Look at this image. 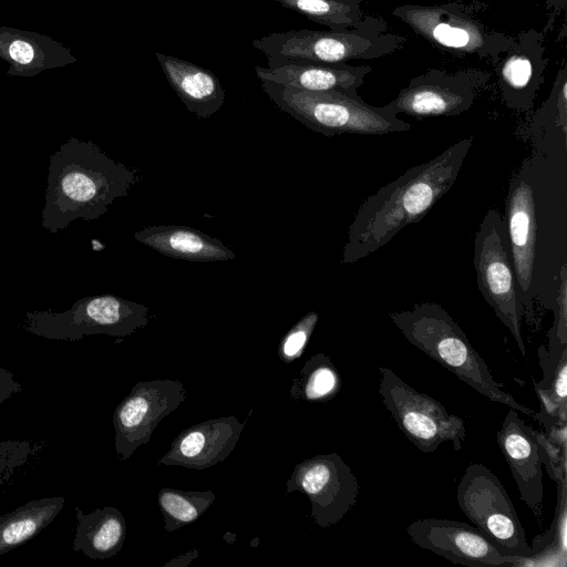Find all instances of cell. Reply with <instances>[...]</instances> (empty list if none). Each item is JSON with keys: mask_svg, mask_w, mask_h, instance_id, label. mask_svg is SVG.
Here are the masks:
<instances>
[{"mask_svg": "<svg viewBox=\"0 0 567 567\" xmlns=\"http://www.w3.org/2000/svg\"><path fill=\"white\" fill-rule=\"evenodd\" d=\"M472 144V136L462 138L370 195L349 226L341 262L375 252L402 228L425 217L455 183Z\"/></svg>", "mask_w": 567, "mask_h": 567, "instance_id": "6da1fadb", "label": "cell"}, {"mask_svg": "<svg viewBox=\"0 0 567 567\" xmlns=\"http://www.w3.org/2000/svg\"><path fill=\"white\" fill-rule=\"evenodd\" d=\"M138 181L137 169L113 159L95 143L70 137L50 156L42 227L56 234L76 219H97Z\"/></svg>", "mask_w": 567, "mask_h": 567, "instance_id": "7a4b0ae2", "label": "cell"}, {"mask_svg": "<svg viewBox=\"0 0 567 567\" xmlns=\"http://www.w3.org/2000/svg\"><path fill=\"white\" fill-rule=\"evenodd\" d=\"M389 317L408 341L480 394L536 420L535 411L517 402L494 380L486 362L442 306L422 302Z\"/></svg>", "mask_w": 567, "mask_h": 567, "instance_id": "3957f363", "label": "cell"}, {"mask_svg": "<svg viewBox=\"0 0 567 567\" xmlns=\"http://www.w3.org/2000/svg\"><path fill=\"white\" fill-rule=\"evenodd\" d=\"M386 29L383 18L365 16L354 29L275 32L255 39L251 44L266 55L269 68L290 62L373 60L394 53L406 42L405 37Z\"/></svg>", "mask_w": 567, "mask_h": 567, "instance_id": "277c9868", "label": "cell"}, {"mask_svg": "<svg viewBox=\"0 0 567 567\" xmlns=\"http://www.w3.org/2000/svg\"><path fill=\"white\" fill-rule=\"evenodd\" d=\"M260 82L262 91L280 111L324 136L344 133L380 136L412 127L383 106H372L359 95L305 91Z\"/></svg>", "mask_w": 567, "mask_h": 567, "instance_id": "5b68a950", "label": "cell"}, {"mask_svg": "<svg viewBox=\"0 0 567 567\" xmlns=\"http://www.w3.org/2000/svg\"><path fill=\"white\" fill-rule=\"evenodd\" d=\"M150 319L146 306L107 293L81 298L62 312L28 311L23 328L53 340L76 341L94 334L125 338L145 327Z\"/></svg>", "mask_w": 567, "mask_h": 567, "instance_id": "8992f818", "label": "cell"}, {"mask_svg": "<svg viewBox=\"0 0 567 567\" xmlns=\"http://www.w3.org/2000/svg\"><path fill=\"white\" fill-rule=\"evenodd\" d=\"M456 499L465 516L501 551L519 559L517 566L536 555L505 487L483 464H471L456 489Z\"/></svg>", "mask_w": 567, "mask_h": 567, "instance_id": "52a82bcc", "label": "cell"}, {"mask_svg": "<svg viewBox=\"0 0 567 567\" xmlns=\"http://www.w3.org/2000/svg\"><path fill=\"white\" fill-rule=\"evenodd\" d=\"M477 287L497 318L511 331L520 353L526 355L522 334L523 306L509 256L506 225L501 213L489 208L474 239Z\"/></svg>", "mask_w": 567, "mask_h": 567, "instance_id": "ba28073f", "label": "cell"}, {"mask_svg": "<svg viewBox=\"0 0 567 567\" xmlns=\"http://www.w3.org/2000/svg\"><path fill=\"white\" fill-rule=\"evenodd\" d=\"M392 16L436 49L458 56L476 55L493 62L513 37L489 29L455 3L402 4Z\"/></svg>", "mask_w": 567, "mask_h": 567, "instance_id": "9c48e42d", "label": "cell"}, {"mask_svg": "<svg viewBox=\"0 0 567 567\" xmlns=\"http://www.w3.org/2000/svg\"><path fill=\"white\" fill-rule=\"evenodd\" d=\"M379 394L402 433L421 452L432 453L443 443L462 449L466 436L463 419L451 414L435 399L405 383L395 372L380 367Z\"/></svg>", "mask_w": 567, "mask_h": 567, "instance_id": "30bf717a", "label": "cell"}, {"mask_svg": "<svg viewBox=\"0 0 567 567\" xmlns=\"http://www.w3.org/2000/svg\"><path fill=\"white\" fill-rule=\"evenodd\" d=\"M488 80L489 73L480 69L456 72L431 69L411 79L383 107L393 115L403 113L417 120L456 116L473 105Z\"/></svg>", "mask_w": 567, "mask_h": 567, "instance_id": "8fae6325", "label": "cell"}, {"mask_svg": "<svg viewBox=\"0 0 567 567\" xmlns=\"http://www.w3.org/2000/svg\"><path fill=\"white\" fill-rule=\"evenodd\" d=\"M296 491L309 498L313 522L327 528L338 524L355 505L359 485L342 457L329 453L306 458L295 466L286 492Z\"/></svg>", "mask_w": 567, "mask_h": 567, "instance_id": "7c38bea8", "label": "cell"}, {"mask_svg": "<svg viewBox=\"0 0 567 567\" xmlns=\"http://www.w3.org/2000/svg\"><path fill=\"white\" fill-rule=\"evenodd\" d=\"M184 384L177 380L140 381L117 404L113 414L115 451L128 460L150 442L158 423L185 401Z\"/></svg>", "mask_w": 567, "mask_h": 567, "instance_id": "4fadbf2b", "label": "cell"}, {"mask_svg": "<svg viewBox=\"0 0 567 567\" xmlns=\"http://www.w3.org/2000/svg\"><path fill=\"white\" fill-rule=\"evenodd\" d=\"M414 544L455 564L472 567L517 566L519 559L501 551L478 528L464 522L422 518L406 527Z\"/></svg>", "mask_w": 567, "mask_h": 567, "instance_id": "5bb4252c", "label": "cell"}, {"mask_svg": "<svg viewBox=\"0 0 567 567\" xmlns=\"http://www.w3.org/2000/svg\"><path fill=\"white\" fill-rule=\"evenodd\" d=\"M544 40L535 29L523 31L493 61L503 101L511 110L527 113L534 105L548 64Z\"/></svg>", "mask_w": 567, "mask_h": 567, "instance_id": "9a60e30c", "label": "cell"}, {"mask_svg": "<svg viewBox=\"0 0 567 567\" xmlns=\"http://www.w3.org/2000/svg\"><path fill=\"white\" fill-rule=\"evenodd\" d=\"M505 225L518 297L526 306L532 298L538 233L535 190L524 166L509 183Z\"/></svg>", "mask_w": 567, "mask_h": 567, "instance_id": "2e32d148", "label": "cell"}, {"mask_svg": "<svg viewBox=\"0 0 567 567\" xmlns=\"http://www.w3.org/2000/svg\"><path fill=\"white\" fill-rule=\"evenodd\" d=\"M497 444L517 485L520 499L539 517L543 509V467L536 431L509 408L496 432Z\"/></svg>", "mask_w": 567, "mask_h": 567, "instance_id": "e0dca14e", "label": "cell"}, {"mask_svg": "<svg viewBox=\"0 0 567 567\" xmlns=\"http://www.w3.org/2000/svg\"><path fill=\"white\" fill-rule=\"evenodd\" d=\"M245 423L223 416L195 424L181 432L158 464L203 471L225 461L234 451Z\"/></svg>", "mask_w": 567, "mask_h": 567, "instance_id": "ac0fdd59", "label": "cell"}, {"mask_svg": "<svg viewBox=\"0 0 567 567\" xmlns=\"http://www.w3.org/2000/svg\"><path fill=\"white\" fill-rule=\"evenodd\" d=\"M372 71L369 65H351L347 62H290L277 66H255L260 81L305 91L339 92L358 95V89Z\"/></svg>", "mask_w": 567, "mask_h": 567, "instance_id": "d6986e66", "label": "cell"}, {"mask_svg": "<svg viewBox=\"0 0 567 567\" xmlns=\"http://www.w3.org/2000/svg\"><path fill=\"white\" fill-rule=\"evenodd\" d=\"M0 59L10 64L8 75L34 76L76 62L70 49L48 35L0 27Z\"/></svg>", "mask_w": 567, "mask_h": 567, "instance_id": "ffe728a7", "label": "cell"}, {"mask_svg": "<svg viewBox=\"0 0 567 567\" xmlns=\"http://www.w3.org/2000/svg\"><path fill=\"white\" fill-rule=\"evenodd\" d=\"M155 56L168 84L189 112L200 118H208L220 110L226 93L210 70L159 52Z\"/></svg>", "mask_w": 567, "mask_h": 567, "instance_id": "44dd1931", "label": "cell"}, {"mask_svg": "<svg viewBox=\"0 0 567 567\" xmlns=\"http://www.w3.org/2000/svg\"><path fill=\"white\" fill-rule=\"evenodd\" d=\"M134 238L166 257L187 261H227L236 256L219 239L188 226H148L136 231Z\"/></svg>", "mask_w": 567, "mask_h": 567, "instance_id": "7402d4cb", "label": "cell"}, {"mask_svg": "<svg viewBox=\"0 0 567 567\" xmlns=\"http://www.w3.org/2000/svg\"><path fill=\"white\" fill-rule=\"evenodd\" d=\"M74 511L78 519L72 546L74 551L96 560L111 558L122 549L126 522L117 508L104 506L85 514L75 506Z\"/></svg>", "mask_w": 567, "mask_h": 567, "instance_id": "603a6c76", "label": "cell"}, {"mask_svg": "<svg viewBox=\"0 0 567 567\" xmlns=\"http://www.w3.org/2000/svg\"><path fill=\"white\" fill-rule=\"evenodd\" d=\"M63 496L30 501L0 516V556L39 535L61 512Z\"/></svg>", "mask_w": 567, "mask_h": 567, "instance_id": "cb8c5ba5", "label": "cell"}, {"mask_svg": "<svg viewBox=\"0 0 567 567\" xmlns=\"http://www.w3.org/2000/svg\"><path fill=\"white\" fill-rule=\"evenodd\" d=\"M332 31L358 28L364 20L361 0H274Z\"/></svg>", "mask_w": 567, "mask_h": 567, "instance_id": "d4e9b609", "label": "cell"}, {"mask_svg": "<svg viewBox=\"0 0 567 567\" xmlns=\"http://www.w3.org/2000/svg\"><path fill=\"white\" fill-rule=\"evenodd\" d=\"M543 378L534 382L538 398L554 403L561 413L567 409V343L558 340L555 331L549 332V348H538Z\"/></svg>", "mask_w": 567, "mask_h": 567, "instance_id": "484cf974", "label": "cell"}, {"mask_svg": "<svg viewBox=\"0 0 567 567\" xmlns=\"http://www.w3.org/2000/svg\"><path fill=\"white\" fill-rule=\"evenodd\" d=\"M341 389L339 371L331 359L317 353L311 357L293 380L290 396L307 402H326L333 399Z\"/></svg>", "mask_w": 567, "mask_h": 567, "instance_id": "4316f807", "label": "cell"}, {"mask_svg": "<svg viewBox=\"0 0 567 567\" xmlns=\"http://www.w3.org/2000/svg\"><path fill=\"white\" fill-rule=\"evenodd\" d=\"M215 498L212 491L162 488L157 499L164 518V529L174 532L194 523L210 507Z\"/></svg>", "mask_w": 567, "mask_h": 567, "instance_id": "83f0119b", "label": "cell"}, {"mask_svg": "<svg viewBox=\"0 0 567 567\" xmlns=\"http://www.w3.org/2000/svg\"><path fill=\"white\" fill-rule=\"evenodd\" d=\"M47 446V441H0V503L18 475L35 463Z\"/></svg>", "mask_w": 567, "mask_h": 567, "instance_id": "f1b7e54d", "label": "cell"}, {"mask_svg": "<svg viewBox=\"0 0 567 567\" xmlns=\"http://www.w3.org/2000/svg\"><path fill=\"white\" fill-rule=\"evenodd\" d=\"M532 127L537 131L557 132L567 136V68L563 63L554 80L548 99L534 115Z\"/></svg>", "mask_w": 567, "mask_h": 567, "instance_id": "f546056e", "label": "cell"}, {"mask_svg": "<svg viewBox=\"0 0 567 567\" xmlns=\"http://www.w3.org/2000/svg\"><path fill=\"white\" fill-rule=\"evenodd\" d=\"M318 320V313L310 311L286 333L278 348V355L284 362L290 363L302 354Z\"/></svg>", "mask_w": 567, "mask_h": 567, "instance_id": "4dcf8cb0", "label": "cell"}, {"mask_svg": "<svg viewBox=\"0 0 567 567\" xmlns=\"http://www.w3.org/2000/svg\"><path fill=\"white\" fill-rule=\"evenodd\" d=\"M558 277L560 279L558 286L557 297L555 298V322L553 330L555 331L558 340L567 343V265H561Z\"/></svg>", "mask_w": 567, "mask_h": 567, "instance_id": "1f68e13d", "label": "cell"}, {"mask_svg": "<svg viewBox=\"0 0 567 567\" xmlns=\"http://www.w3.org/2000/svg\"><path fill=\"white\" fill-rule=\"evenodd\" d=\"M21 391L22 386L13 379V374L0 367V403Z\"/></svg>", "mask_w": 567, "mask_h": 567, "instance_id": "d6a6232c", "label": "cell"}, {"mask_svg": "<svg viewBox=\"0 0 567 567\" xmlns=\"http://www.w3.org/2000/svg\"><path fill=\"white\" fill-rule=\"evenodd\" d=\"M198 555H199V551L197 549H192V550L187 551L186 554H184L183 556L176 557V558L167 561L164 566L165 567H169V566L185 567L190 561H193L195 558H197Z\"/></svg>", "mask_w": 567, "mask_h": 567, "instance_id": "836d02e7", "label": "cell"}, {"mask_svg": "<svg viewBox=\"0 0 567 567\" xmlns=\"http://www.w3.org/2000/svg\"><path fill=\"white\" fill-rule=\"evenodd\" d=\"M547 8L559 12L566 8V0H546Z\"/></svg>", "mask_w": 567, "mask_h": 567, "instance_id": "e575fe53", "label": "cell"}]
</instances>
